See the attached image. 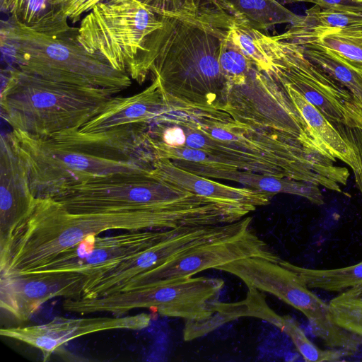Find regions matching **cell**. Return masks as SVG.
Masks as SVG:
<instances>
[{
  "instance_id": "obj_1",
  "label": "cell",
  "mask_w": 362,
  "mask_h": 362,
  "mask_svg": "<svg viewBox=\"0 0 362 362\" xmlns=\"http://www.w3.org/2000/svg\"><path fill=\"white\" fill-rule=\"evenodd\" d=\"M208 223L204 207L72 213L52 199H36L32 211L0 248V273L20 275L37 269L87 236L107 230H163Z\"/></svg>"
},
{
  "instance_id": "obj_2",
  "label": "cell",
  "mask_w": 362,
  "mask_h": 362,
  "mask_svg": "<svg viewBox=\"0 0 362 362\" xmlns=\"http://www.w3.org/2000/svg\"><path fill=\"white\" fill-rule=\"evenodd\" d=\"M165 16L167 29L150 69L165 100L176 108L223 111L229 83L219 54L228 15L214 8Z\"/></svg>"
},
{
  "instance_id": "obj_3",
  "label": "cell",
  "mask_w": 362,
  "mask_h": 362,
  "mask_svg": "<svg viewBox=\"0 0 362 362\" xmlns=\"http://www.w3.org/2000/svg\"><path fill=\"white\" fill-rule=\"evenodd\" d=\"M9 133L36 199L52 198L95 177L150 169L154 162L140 144L123 137L86 136L76 129L47 137Z\"/></svg>"
},
{
  "instance_id": "obj_4",
  "label": "cell",
  "mask_w": 362,
  "mask_h": 362,
  "mask_svg": "<svg viewBox=\"0 0 362 362\" xmlns=\"http://www.w3.org/2000/svg\"><path fill=\"white\" fill-rule=\"evenodd\" d=\"M209 136L202 149L240 170L312 182L341 193L349 172L298 141L235 122L229 115L194 129Z\"/></svg>"
},
{
  "instance_id": "obj_5",
  "label": "cell",
  "mask_w": 362,
  "mask_h": 362,
  "mask_svg": "<svg viewBox=\"0 0 362 362\" xmlns=\"http://www.w3.org/2000/svg\"><path fill=\"white\" fill-rule=\"evenodd\" d=\"M77 35L76 28L39 31L9 17L1 23V48L14 67L50 81L102 88L114 94L132 85L128 74L87 52Z\"/></svg>"
},
{
  "instance_id": "obj_6",
  "label": "cell",
  "mask_w": 362,
  "mask_h": 362,
  "mask_svg": "<svg viewBox=\"0 0 362 362\" xmlns=\"http://www.w3.org/2000/svg\"><path fill=\"white\" fill-rule=\"evenodd\" d=\"M5 71L1 113L12 130L30 136L78 129L115 95L102 88L50 81L14 66Z\"/></svg>"
},
{
  "instance_id": "obj_7",
  "label": "cell",
  "mask_w": 362,
  "mask_h": 362,
  "mask_svg": "<svg viewBox=\"0 0 362 362\" xmlns=\"http://www.w3.org/2000/svg\"><path fill=\"white\" fill-rule=\"evenodd\" d=\"M167 29V18L139 0H103L81 20L78 39L89 53L142 83Z\"/></svg>"
},
{
  "instance_id": "obj_8",
  "label": "cell",
  "mask_w": 362,
  "mask_h": 362,
  "mask_svg": "<svg viewBox=\"0 0 362 362\" xmlns=\"http://www.w3.org/2000/svg\"><path fill=\"white\" fill-rule=\"evenodd\" d=\"M72 213L202 206L217 204L162 179L150 169L95 177L50 198Z\"/></svg>"
},
{
  "instance_id": "obj_9",
  "label": "cell",
  "mask_w": 362,
  "mask_h": 362,
  "mask_svg": "<svg viewBox=\"0 0 362 362\" xmlns=\"http://www.w3.org/2000/svg\"><path fill=\"white\" fill-rule=\"evenodd\" d=\"M224 281L205 276L183 277L93 298H66L63 308L86 315L107 313L122 316L134 309H153L164 317L186 321L211 317L221 303Z\"/></svg>"
},
{
  "instance_id": "obj_10",
  "label": "cell",
  "mask_w": 362,
  "mask_h": 362,
  "mask_svg": "<svg viewBox=\"0 0 362 362\" xmlns=\"http://www.w3.org/2000/svg\"><path fill=\"white\" fill-rule=\"evenodd\" d=\"M279 260L249 257L215 269L230 273L242 280L248 288L269 293L302 313L313 334L325 346L356 354L362 346L359 338L338 326L333 320L329 303L315 294L298 274L281 265Z\"/></svg>"
},
{
  "instance_id": "obj_11",
  "label": "cell",
  "mask_w": 362,
  "mask_h": 362,
  "mask_svg": "<svg viewBox=\"0 0 362 362\" xmlns=\"http://www.w3.org/2000/svg\"><path fill=\"white\" fill-rule=\"evenodd\" d=\"M223 111L237 122L298 141L330 158L314 139L284 88L272 75L259 71L254 64L244 79L229 83L227 104Z\"/></svg>"
},
{
  "instance_id": "obj_12",
  "label": "cell",
  "mask_w": 362,
  "mask_h": 362,
  "mask_svg": "<svg viewBox=\"0 0 362 362\" xmlns=\"http://www.w3.org/2000/svg\"><path fill=\"white\" fill-rule=\"evenodd\" d=\"M245 230L243 221L207 226H182L148 248L103 272L84 279L81 298H93L122 291L131 281L187 250L207 243L230 240Z\"/></svg>"
},
{
  "instance_id": "obj_13",
  "label": "cell",
  "mask_w": 362,
  "mask_h": 362,
  "mask_svg": "<svg viewBox=\"0 0 362 362\" xmlns=\"http://www.w3.org/2000/svg\"><path fill=\"white\" fill-rule=\"evenodd\" d=\"M260 39L264 52L262 71L290 84L334 125L345 124L341 105L351 93L309 60L300 45L262 32Z\"/></svg>"
},
{
  "instance_id": "obj_14",
  "label": "cell",
  "mask_w": 362,
  "mask_h": 362,
  "mask_svg": "<svg viewBox=\"0 0 362 362\" xmlns=\"http://www.w3.org/2000/svg\"><path fill=\"white\" fill-rule=\"evenodd\" d=\"M178 228L126 230L108 236L88 235L78 243L59 252L40 267L20 275L74 274L85 279L159 243L173 234Z\"/></svg>"
},
{
  "instance_id": "obj_15",
  "label": "cell",
  "mask_w": 362,
  "mask_h": 362,
  "mask_svg": "<svg viewBox=\"0 0 362 362\" xmlns=\"http://www.w3.org/2000/svg\"><path fill=\"white\" fill-rule=\"evenodd\" d=\"M249 257H261L276 261L280 259L251 229L233 239L195 246L141 274L122 291L158 282L192 277L204 270L216 269L226 263Z\"/></svg>"
},
{
  "instance_id": "obj_16",
  "label": "cell",
  "mask_w": 362,
  "mask_h": 362,
  "mask_svg": "<svg viewBox=\"0 0 362 362\" xmlns=\"http://www.w3.org/2000/svg\"><path fill=\"white\" fill-rule=\"evenodd\" d=\"M151 315L66 318L56 317L42 325L2 328L1 337L15 339L39 349L44 361L69 341L90 334L114 330H140L149 326Z\"/></svg>"
},
{
  "instance_id": "obj_17",
  "label": "cell",
  "mask_w": 362,
  "mask_h": 362,
  "mask_svg": "<svg viewBox=\"0 0 362 362\" xmlns=\"http://www.w3.org/2000/svg\"><path fill=\"white\" fill-rule=\"evenodd\" d=\"M83 280L82 276L74 274H0V306L15 319L27 321L43 303L53 298H80Z\"/></svg>"
},
{
  "instance_id": "obj_18",
  "label": "cell",
  "mask_w": 362,
  "mask_h": 362,
  "mask_svg": "<svg viewBox=\"0 0 362 362\" xmlns=\"http://www.w3.org/2000/svg\"><path fill=\"white\" fill-rule=\"evenodd\" d=\"M167 105L160 83L153 78L151 84L139 93L110 98L93 117L76 130L86 136L129 131L141 136Z\"/></svg>"
},
{
  "instance_id": "obj_19",
  "label": "cell",
  "mask_w": 362,
  "mask_h": 362,
  "mask_svg": "<svg viewBox=\"0 0 362 362\" xmlns=\"http://www.w3.org/2000/svg\"><path fill=\"white\" fill-rule=\"evenodd\" d=\"M33 195L26 167L16 151L10 133L0 140V248L16 226L32 211Z\"/></svg>"
},
{
  "instance_id": "obj_20",
  "label": "cell",
  "mask_w": 362,
  "mask_h": 362,
  "mask_svg": "<svg viewBox=\"0 0 362 362\" xmlns=\"http://www.w3.org/2000/svg\"><path fill=\"white\" fill-rule=\"evenodd\" d=\"M156 173L169 183L223 206L243 209L249 213L270 202L272 194L235 187L185 170L170 160L160 158L153 163Z\"/></svg>"
},
{
  "instance_id": "obj_21",
  "label": "cell",
  "mask_w": 362,
  "mask_h": 362,
  "mask_svg": "<svg viewBox=\"0 0 362 362\" xmlns=\"http://www.w3.org/2000/svg\"><path fill=\"white\" fill-rule=\"evenodd\" d=\"M276 81L284 88L301 115L314 139L333 160L337 162L338 159L351 167L355 160L354 152L334 124L290 84L282 81Z\"/></svg>"
},
{
  "instance_id": "obj_22",
  "label": "cell",
  "mask_w": 362,
  "mask_h": 362,
  "mask_svg": "<svg viewBox=\"0 0 362 362\" xmlns=\"http://www.w3.org/2000/svg\"><path fill=\"white\" fill-rule=\"evenodd\" d=\"M230 16L263 33L277 25L293 24L302 16L286 8L277 0H215Z\"/></svg>"
},
{
  "instance_id": "obj_23",
  "label": "cell",
  "mask_w": 362,
  "mask_h": 362,
  "mask_svg": "<svg viewBox=\"0 0 362 362\" xmlns=\"http://www.w3.org/2000/svg\"><path fill=\"white\" fill-rule=\"evenodd\" d=\"M219 178L272 194L285 193L300 196L318 206L325 204L320 186L309 182L245 171L226 163L219 170Z\"/></svg>"
},
{
  "instance_id": "obj_24",
  "label": "cell",
  "mask_w": 362,
  "mask_h": 362,
  "mask_svg": "<svg viewBox=\"0 0 362 362\" xmlns=\"http://www.w3.org/2000/svg\"><path fill=\"white\" fill-rule=\"evenodd\" d=\"M1 10L35 30L52 31L71 27L69 18L55 0H1Z\"/></svg>"
},
{
  "instance_id": "obj_25",
  "label": "cell",
  "mask_w": 362,
  "mask_h": 362,
  "mask_svg": "<svg viewBox=\"0 0 362 362\" xmlns=\"http://www.w3.org/2000/svg\"><path fill=\"white\" fill-rule=\"evenodd\" d=\"M297 45V44H296ZM305 56L346 88L362 103V69L315 42L298 45Z\"/></svg>"
},
{
  "instance_id": "obj_26",
  "label": "cell",
  "mask_w": 362,
  "mask_h": 362,
  "mask_svg": "<svg viewBox=\"0 0 362 362\" xmlns=\"http://www.w3.org/2000/svg\"><path fill=\"white\" fill-rule=\"evenodd\" d=\"M359 23H362V13L325 9L314 5L305 11L300 21L289 25L285 32L272 36L276 40L289 41L326 29L340 28Z\"/></svg>"
},
{
  "instance_id": "obj_27",
  "label": "cell",
  "mask_w": 362,
  "mask_h": 362,
  "mask_svg": "<svg viewBox=\"0 0 362 362\" xmlns=\"http://www.w3.org/2000/svg\"><path fill=\"white\" fill-rule=\"evenodd\" d=\"M279 262L298 274L310 289L341 293L362 284V261L348 267L326 269L302 267L281 259Z\"/></svg>"
},
{
  "instance_id": "obj_28",
  "label": "cell",
  "mask_w": 362,
  "mask_h": 362,
  "mask_svg": "<svg viewBox=\"0 0 362 362\" xmlns=\"http://www.w3.org/2000/svg\"><path fill=\"white\" fill-rule=\"evenodd\" d=\"M287 42L297 45L315 42L325 48L335 52L362 69V23L340 28L326 29Z\"/></svg>"
},
{
  "instance_id": "obj_29",
  "label": "cell",
  "mask_w": 362,
  "mask_h": 362,
  "mask_svg": "<svg viewBox=\"0 0 362 362\" xmlns=\"http://www.w3.org/2000/svg\"><path fill=\"white\" fill-rule=\"evenodd\" d=\"M219 63L228 83L244 79L253 66V63L228 38L226 31L221 45Z\"/></svg>"
},
{
  "instance_id": "obj_30",
  "label": "cell",
  "mask_w": 362,
  "mask_h": 362,
  "mask_svg": "<svg viewBox=\"0 0 362 362\" xmlns=\"http://www.w3.org/2000/svg\"><path fill=\"white\" fill-rule=\"evenodd\" d=\"M159 15L199 13L218 7L215 0H139Z\"/></svg>"
},
{
  "instance_id": "obj_31",
  "label": "cell",
  "mask_w": 362,
  "mask_h": 362,
  "mask_svg": "<svg viewBox=\"0 0 362 362\" xmlns=\"http://www.w3.org/2000/svg\"><path fill=\"white\" fill-rule=\"evenodd\" d=\"M334 126L354 152L355 160L350 168L353 171L356 185L362 194V128L344 124Z\"/></svg>"
},
{
  "instance_id": "obj_32",
  "label": "cell",
  "mask_w": 362,
  "mask_h": 362,
  "mask_svg": "<svg viewBox=\"0 0 362 362\" xmlns=\"http://www.w3.org/2000/svg\"><path fill=\"white\" fill-rule=\"evenodd\" d=\"M103 0H55L56 5L72 23H76L98 3Z\"/></svg>"
},
{
  "instance_id": "obj_33",
  "label": "cell",
  "mask_w": 362,
  "mask_h": 362,
  "mask_svg": "<svg viewBox=\"0 0 362 362\" xmlns=\"http://www.w3.org/2000/svg\"><path fill=\"white\" fill-rule=\"evenodd\" d=\"M284 4L311 3L322 8L362 13V2L354 0H281Z\"/></svg>"
},
{
  "instance_id": "obj_34",
  "label": "cell",
  "mask_w": 362,
  "mask_h": 362,
  "mask_svg": "<svg viewBox=\"0 0 362 362\" xmlns=\"http://www.w3.org/2000/svg\"><path fill=\"white\" fill-rule=\"evenodd\" d=\"M345 115V124L362 128V103L351 94L341 105Z\"/></svg>"
},
{
  "instance_id": "obj_35",
  "label": "cell",
  "mask_w": 362,
  "mask_h": 362,
  "mask_svg": "<svg viewBox=\"0 0 362 362\" xmlns=\"http://www.w3.org/2000/svg\"><path fill=\"white\" fill-rule=\"evenodd\" d=\"M350 295L362 298V284L346 290Z\"/></svg>"
}]
</instances>
